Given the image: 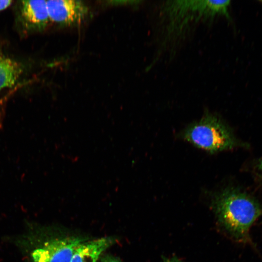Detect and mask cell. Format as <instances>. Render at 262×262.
Here are the masks:
<instances>
[{
  "label": "cell",
  "mask_w": 262,
  "mask_h": 262,
  "mask_svg": "<svg viewBox=\"0 0 262 262\" xmlns=\"http://www.w3.org/2000/svg\"><path fill=\"white\" fill-rule=\"evenodd\" d=\"M230 0H169L161 6L165 42L182 37L194 23L211 20L218 16L228 17Z\"/></svg>",
  "instance_id": "6da1fadb"
},
{
  "label": "cell",
  "mask_w": 262,
  "mask_h": 262,
  "mask_svg": "<svg viewBox=\"0 0 262 262\" xmlns=\"http://www.w3.org/2000/svg\"><path fill=\"white\" fill-rule=\"evenodd\" d=\"M213 205L220 222L234 237L245 241L262 206L247 193L236 188H226L213 197Z\"/></svg>",
  "instance_id": "7a4b0ae2"
},
{
  "label": "cell",
  "mask_w": 262,
  "mask_h": 262,
  "mask_svg": "<svg viewBox=\"0 0 262 262\" xmlns=\"http://www.w3.org/2000/svg\"><path fill=\"white\" fill-rule=\"evenodd\" d=\"M181 135L195 146L211 153L232 149L243 144L224 122L209 113L188 126Z\"/></svg>",
  "instance_id": "3957f363"
},
{
  "label": "cell",
  "mask_w": 262,
  "mask_h": 262,
  "mask_svg": "<svg viewBox=\"0 0 262 262\" xmlns=\"http://www.w3.org/2000/svg\"><path fill=\"white\" fill-rule=\"evenodd\" d=\"M84 240L68 237L45 243L32 253L33 262H70L77 246Z\"/></svg>",
  "instance_id": "277c9868"
},
{
  "label": "cell",
  "mask_w": 262,
  "mask_h": 262,
  "mask_svg": "<svg viewBox=\"0 0 262 262\" xmlns=\"http://www.w3.org/2000/svg\"><path fill=\"white\" fill-rule=\"evenodd\" d=\"M49 21L61 26L80 23L88 13V8L81 0H46Z\"/></svg>",
  "instance_id": "5b68a950"
},
{
  "label": "cell",
  "mask_w": 262,
  "mask_h": 262,
  "mask_svg": "<svg viewBox=\"0 0 262 262\" xmlns=\"http://www.w3.org/2000/svg\"><path fill=\"white\" fill-rule=\"evenodd\" d=\"M19 8L20 20L28 30L42 31L50 22L46 0H22Z\"/></svg>",
  "instance_id": "8992f818"
},
{
  "label": "cell",
  "mask_w": 262,
  "mask_h": 262,
  "mask_svg": "<svg viewBox=\"0 0 262 262\" xmlns=\"http://www.w3.org/2000/svg\"><path fill=\"white\" fill-rule=\"evenodd\" d=\"M113 243V240L110 237L83 241L76 248L70 262H97L101 253Z\"/></svg>",
  "instance_id": "52a82bcc"
},
{
  "label": "cell",
  "mask_w": 262,
  "mask_h": 262,
  "mask_svg": "<svg viewBox=\"0 0 262 262\" xmlns=\"http://www.w3.org/2000/svg\"><path fill=\"white\" fill-rule=\"evenodd\" d=\"M22 72V66L19 63L0 55V90L12 87Z\"/></svg>",
  "instance_id": "ba28073f"
},
{
  "label": "cell",
  "mask_w": 262,
  "mask_h": 262,
  "mask_svg": "<svg viewBox=\"0 0 262 262\" xmlns=\"http://www.w3.org/2000/svg\"><path fill=\"white\" fill-rule=\"evenodd\" d=\"M97 262H120L116 258L113 256H105L100 257Z\"/></svg>",
  "instance_id": "9c48e42d"
},
{
  "label": "cell",
  "mask_w": 262,
  "mask_h": 262,
  "mask_svg": "<svg viewBox=\"0 0 262 262\" xmlns=\"http://www.w3.org/2000/svg\"><path fill=\"white\" fill-rule=\"evenodd\" d=\"M255 168L257 173L262 177V157L256 162Z\"/></svg>",
  "instance_id": "30bf717a"
},
{
  "label": "cell",
  "mask_w": 262,
  "mask_h": 262,
  "mask_svg": "<svg viewBox=\"0 0 262 262\" xmlns=\"http://www.w3.org/2000/svg\"><path fill=\"white\" fill-rule=\"evenodd\" d=\"M12 2V1L10 0H0V11L8 8Z\"/></svg>",
  "instance_id": "8fae6325"
},
{
  "label": "cell",
  "mask_w": 262,
  "mask_h": 262,
  "mask_svg": "<svg viewBox=\"0 0 262 262\" xmlns=\"http://www.w3.org/2000/svg\"><path fill=\"white\" fill-rule=\"evenodd\" d=\"M164 262H182L180 261L176 258H171V259L164 258Z\"/></svg>",
  "instance_id": "7c38bea8"
}]
</instances>
